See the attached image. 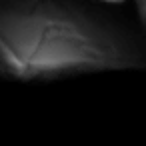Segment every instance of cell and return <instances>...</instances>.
<instances>
[{"label":"cell","mask_w":146,"mask_h":146,"mask_svg":"<svg viewBox=\"0 0 146 146\" xmlns=\"http://www.w3.org/2000/svg\"><path fill=\"white\" fill-rule=\"evenodd\" d=\"M142 64V54L118 30L84 10L52 0L0 6V76L54 80Z\"/></svg>","instance_id":"6da1fadb"},{"label":"cell","mask_w":146,"mask_h":146,"mask_svg":"<svg viewBox=\"0 0 146 146\" xmlns=\"http://www.w3.org/2000/svg\"><path fill=\"white\" fill-rule=\"evenodd\" d=\"M136 8H138V14H140L142 24L146 26V0H136Z\"/></svg>","instance_id":"7a4b0ae2"},{"label":"cell","mask_w":146,"mask_h":146,"mask_svg":"<svg viewBox=\"0 0 146 146\" xmlns=\"http://www.w3.org/2000/svg\"><path fill=\"white\" fill-rule=\"evenodd\" d=\"M100 2H108V4H120L124 0H100Z\"/></svg>","instance_id":"3957f363"}]
</instances>
